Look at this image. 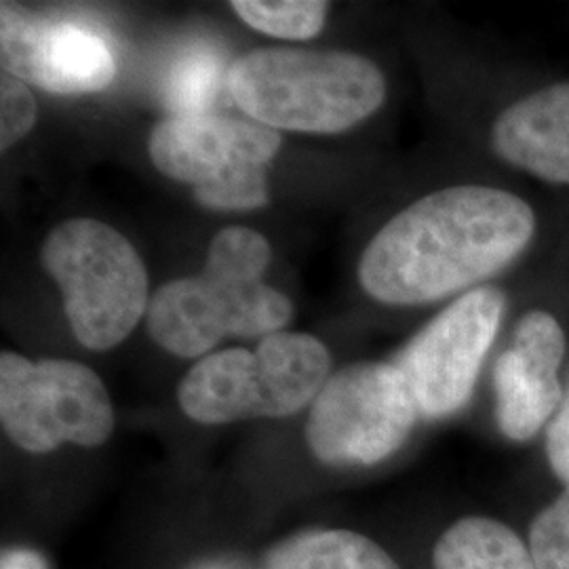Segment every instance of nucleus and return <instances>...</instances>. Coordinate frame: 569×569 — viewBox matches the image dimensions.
<instances>
[{
	"instance_id": "obj_9",
	"label": "nucleus",
	"mask_w": 569,
	"mask_h": 569,
	"mask_svg": "<svg viewBox=\"0 0 569 569\" xmlns=\"http://www.w3.org/2000/svg\"><path fill=\"white\" fill-rule=\"evenodd\" d=\"M505 308L507 298L500 289H472L401 350L395 366L403 373L422 418L441 420L467 406Z\"/></svg>"
},
{
	"instance_id": "obj_8",
	"label": "nucleus",
	"mask_w": 569,
	"mask_h": 569,
	"mask_svg": "<svg viewBox=\"0 0 569 569\" xmlns=\"http://www.w3.org/2000/svg\"><path fill=\"white\" fill-rule=\"evenodd\" d=\"M420 413L395 363H355L312 401L306 441L331 467H371L406 443Z\"/></svg>"
},
{
	"instance_id": "obj_13",
	"label": "nucleus",
	"mask_w": 569,
	"mask_h": 569,
	"mask_svg": "<svg viewBox=\"0 0 569 569\" xmlns=\"http://www.w3.org/2000/svg\"><path fill=\"white\" fill-rule=\"evenodd\" d=\"M262 569H401L373 540L348 529H312L266 552Z\"/></svg>"
},
{
	"instance_id": "obj_6",
	"label": "nucleus",
	"mask_w": 569,
	"mask_h": 569,
	"mask_svg": "<svg viewBox=\"0 0 569 569\" xmlns=\"http://www.w3.org/2000/svg\"><path fill=\"white\" fill-rule=\"evenodd\" d=\"M281 138L262 122L220 114L169 117L148 140L154 167L171 180L190 183L207 209L244 211L268 203L266 169Z\"/></svg>"
},
{
	"instance_id": "obj_3",
	"label": "nucleus",
	"mask_w": 569,
	"mask_h": 569,
	"mask_svg": "<svg viewBox=\"0 0 569 569\" xmlns=\"http://www.w3.org/2000/svg\"><path fill=\"white\" fill-rule=\"evenodd\" d=\"M226 81L232 100L253 121L305 133L346 131L387 98L380 68L342 51L258 49L234 60Z\"/></svg>"
},
{
	"instance_id": "obj_20",
	"label": "nucleus",
	"mask_w": 569,
	"mask_h": 569,
	"mask_svg": "<svg viewBox=\"0 0 569 569\" xmlns=\"http://www.w3.org/2000/svg\"><path fill=\"white\" fill-rule=\"evenodd\" d=\"M0 569H47V563L34 550H9L2 555Z\"/></svg>"
},
{
	"instance_id": "obj_5",
	"label": "nucleus",
	"mask_w": 569,
	"mask_h": 569,
	"mask_svg": "<svg viewBox=\"0 0 569 569\" xmlns=\"http://www.w3.org/2000/svg\"><path fill=\"white\" fill-rule=\"evenodd\" d=\"M41 264L63 293L74 338L89 350H110L148 312V272L140 253L112 226L74 218L56 226Z\"/></svg>"
},
{
	"instance_id": "obj_16",
	"label": "nucleus",
	"mask_w": 569,
	"mask_h": 569,
	"mask_svg": "<svg viewBox=\"0 0 569 569\" xmlns=\"http://www.w3.org/2000/svg\"><path fill=\"white\" fill-rule=\"evenodd\" d=\"M222 87V61L209 51H192L173 63L164 81V102L176 117L209 114Z\"/></svg>"
},
{
	"instance_id": "obj_11",
	"label": "nucleus",
	"mask_w": 569,
	"mask_h": 569,
	"mask_svg": "<svg viewBox=\"0 0 569 569\" xmlns=\"http://www.w3.org/2000/svg\"><path fill=\"white\" fill-rule=\"evenodd\" d=\"M566 333L545 310H529L517 323L512 345L493 367L496 418L512 441H528L561 406L559 367Z\"/></svg>"
},
{
	"instance_id": "obj_10",
	"label": "nucleus",
	"mask_w": 569,
	"mask_h": 569,
	"mask_svg": "<svg viewBox=\"0 0 569 569\" xmlns=\"http://www.w3.org/2000/svg\"><path fill=\"white\" fill-rule=\"evenodd\" d=\"M0 56L4 72L61 96L100 91L117 72L112 51L98 34L7 2L0 11Z\"/></svg>"
},
{
	"instance_id": "obj_1",
	"label": "nucleus",
	"mask_w": 569,
	"mask_h": 569,
	"mask_svg": "<svg viewBox=\"0 0 569 569\" xmlns=\"http://www.w3.org/2000/svg\"><path fill=\"white\" fill-rule=\"evenodd\" d=\"M536 234L523 199L488 186H453L397 213L369 241L359 281L385 305H427L479 283L521 256Z\"/></svg>"
},
{
	"instance_id": "obj_12",
	"label": "nucleus",
	"mask_w": 569,
	"mask_h": 569,
	"mask_svg": "<svg viewBox=\"0 0 569 569\" xmlns=\"http://www.w3.org/2000/svg\"><path fill=\"white\" fill-rule=\"evenodd\" d=\"M500 159L540 180L569 183V82H557L505 110L491 131Z\"/></svg>"
},
{
	"instance_id": "obj_19",
	"label": "nucleus",
	"mask_w": 569,
	"mask_h": 569,
	"mask_svg": "<svg viewBox=\"0 0 569 569\" xmlns=\"http://www.w3.org/2000/svg\"><path fill=\"white\" fill-rule=\"evenodd\" d=\"M547 458L552 472L569 486V385L547 430Z\"/></svg>"
},
{
	"instance_id": "obj_7",
	"label": "nucleus",
	"mask_w": 569,
	"mask_h": 569,
	"mask_svg": "<svg viewBox=\"0 0 569 569\" xmlns=\"http://www.w3.org/2000/svg\"><path fill=\"white\" fill-rule=\"evenodd\" d=\"M0 420L11 441L30 453L63 443L96 448L114 428V409L100 376L77 361H30L0 355Z\"/></svg>"
},
{
	"instance_id": "obj_14",
	"label": "nucleus",
	"mask_w": 569,
	"mask_h": 569,
	"mask_svg": "<svg viewBox=\"0 0 569 569\" xmlns=\"http://www.w3.org/2000/svg\"><path fill=\"white\" fill-rule=\"evenodd\" d=\"M435 569H538L523 540L488 517H467L439 538Z\"/></svg>"
},
{
	"instance_id": "obj_2",
	"label": "nucleus",
	"mask_w": 569,
	"mask_h": 569,
	"mask_svg": "<svg viewBox=\"0 0 569 569\" xmlns=\"http://www.w3.org/2000/svg\"><path fill=\"white\" fill-rule=\"evenodd\" d=\"M270 244L251 228L220 230L207 251L203 272L164 283L150 300L146 327L167 352L194 359L224 338L281 331L293 306L262 281Z\"/></svg>"
},
{
	"instance_id": "obj_18",
	"label": "nucleus",
	"mask_w": 569,
	"mask_h": 569,
	"mask_svg": "<svg viewBox=\"0 0 569 569\" xmlns=\"http://www.w3.org/2000/svg\"><path fill=\"white\" fill-rule=\"evenodd\" d=\"M0 148L9 150L34 127L37 102L26 82L9 72H2L0 77Z\"/></svg>"
},
{
	"instance_id": "obj_15",
	"label": "nucleus",
	"mask_w": 569,
	"mask_h": 569,
	"mask_svg": "<svg viewBox=\"0 0 569 569\" xmlns=\"http://www.w3.org/2000/svg\"><path fill=\"white\" fill-rule=\"evenodd\" d=\"M230 7L253 30L287 41L317 37L327 18V2L321 0H234Z\"/></svg>"
},
{
	"instance_id": "obj_4",
	"label": "nucleus",
	"mask_w": 569,
	"mask_h": 569,
	"mask_svg": "<svg viewBox=\"0 0 569 569\" xmlns=\"http://www.w3.org/2000/svg\"><path fill=\"white\" fill-rule=\"evenodd\" d=\"M331 359L308 333L277 331L251 352L226 348L183 376L178 401L201 425L284 418L312 403L329 380Z\"/></svg>"
},
{
	"instance_id": "obj_17",
	"label": "nucleus",
	"mask_w": 569,
	"mask_h": 569,
	"mask_svg": "<svg viewBox=\"0 0 569 569\" xmlns=\"http://www.w3.org/2000/svg\"><path fill=\"white\" fill-rule=\"evenodd\" d=\"M529 550L538 569H569V486L531 523Z\"/></svg>"
}]
</instances>
